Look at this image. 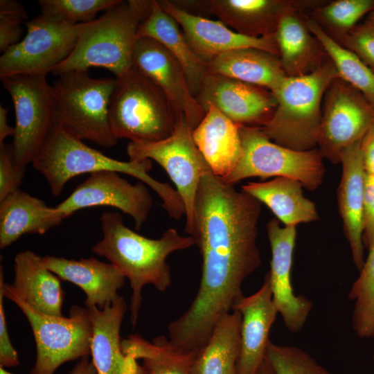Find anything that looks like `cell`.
<instances>
[{
	"label": "cell",
	"instance_id": "obj_21",
	"mask_svg": "<svg viewBox=\"0 0 374 374\" xmlns=\"http://www.w3.org/2000/svg\"><path fill=\"white\" fill-rule=\"evenodd\" d=\"M317 1H295L280 17L275 37L279 60L287 77L309 74L322 66L329 57L318 39L309 30L305 6Z\"/></svg>",
	"mask_w": 374,
	"mask_h": 374
},
{
	"label": "cell",
	"instance_id": "obj_34",
	"mask_svg": "<svg viewBox=\"0 0 374 374\" xmlns=\"http://www.w3.org/2000/svg\"><path fill=\"white\" fill-rule=\"evenodd\" d=\"M373 10L374 0H336L314 7L309 17L338 42Z\"/></svg>",
	"mask_w": 374,
	"mask_h": 374
},
{
	"label": "cell",
	"instance_id": "obj_17",
	"mask_svg": "<svg viewBox=\"0 0 374 374\" xmlns=\"http://www.w3.org/2000/svg\"><path fill=\"white\" fill-rule=\"evenodd\" d=\"M271 258L267 273L272 297L278 312L286 328L292 333L301 331L312 308V301L305 296L296 295L291 280L296 226H280L276 218L267 224Z\"/></svg>",
	"mask_w": 374,
	"mask_h": 374
},
{
	"label": "cell",
	"instance_id": "obj_46",
	"mask_svg": "<svg viewBox=\"0 0 374 374\" xmlns=\"http://www.w3.org/2000/svg\"><path fill=\"white\" fill-rule=\"evenodd\" d=\"M69 374H97V373L91 360H89L87 356L80 359Z\"/></svg>",
	"mask_w": 374,
	"mask_h": 374
},
{
	"label": "cell",
	"instance_id": "obj_20",
	"mask_svg": "<svg viewBox=\"0 0 374 374\" xmlns=\"http://www.w3.org/2000/svg\"><path fill=\"white\" fill-rule=\"evenodd\" d=\"M232 310L241 316L237 374H258L266 358L271 328L278 314L267 274L259 290L241 296Z\"/></svg>",
	"mask_w": 374,
	"mask_h": 374
},
{
	"label": "cell",
	"instance_id": "obj_37",
	"mask_svg": "<svg viewBox=\"0 0 374 374\" xmlns=\"http://www.w3.org/2000/svg\"><path fill=\"white\" fill-rule=\"evenodd\" d=\"M266 359L274 374H332L300 348L269 342Z\"/></svg>",
	"mask_w": 374,
	"mask_h": 374
},
{
	"label": "cell",
	"instance_id": "obj_32",
	"mask_svg": "<svg viewBox=\"0 0 374 374\" xmlns=\"http://www.w3.org/2000/svg\"><path fill=\"white\" fill-rule=\"evenodd\" d=\"M123 354L143 361V374H192L197 351L184 353L175 350L165 336L148 341L139 335L122 339Z\"/></svg>",
	"mask_w": 374,
	"mask_h": 374
},
{
	"label": "cell",
	"instance_id": "obj_6",
	"mask_svg": "<svg viewBox=\"0 0 374 374\" xmlns=\"http://www.w3.org/2000/svg\"><path fill=\"white\" fill-rule=\"evenodd\" d=\"M116 79L109 106L115 137L151 142L170 136L179 116L161 89L133 66Z\"/></svg>",
	"mask_w": 374,
	"mask_h": 374
},
{
	"label": "cell",
	"instance_id": "obj_4",
	"mask_svg": "<svg viewBox=\"0 0 374 374\" xmlns=\"http://www.w3.org/2000/svg\"><path fill=\"white\" fill-rule=\"evenodd\" d=\"M152 3V0H121L100 17L82 24L73 51L52 73L58 76L103 67L116 78L127 72L132 67L139 26L150 14Z\"/></svg>",
	"mask_w": 374,
	"mask_h": 374
},
{
	"label": "cell",
	"instance_id": "obj_50",
	"mask_svg": "<svg viewBox=\"0 0 374 374\" xmlns=\"http://www.w3.org/2000/svg\"><path fill=\"white\" fill-rule=\"evenodd\" d=\"M373 360H374V355H373Z\"/></svg>",
	"mask_w": 374,
	"mask_h": 374
},
{
	"label": "cell",
	"instance_id": "obj_42",
	"mask_svg": "<svg viewBox=\"0 0 374 374\" xmlns=\"http://www.w3.org/2000/svg\"><path fill=\"white\" fill-rule=\"evenodd\" d=\"M22 34L21 23L17 21L0 19V51L3 53L17 44Z\"/></svg>",
	"mask_w": 374,
	"mask_h": 374
},
{
	"label": "cell",
	"instance_id": "obj_43",
	"mask_svg": "<svg viewBox=\"0 0 374 374\" xmlns=\"http://www.w3.org/2000/svg\"><path fill=\"white\" fill-rule=\"evenodd\" d=\"M362 150L366 174L374 176V123L362 139Z\"/></svg>",
	"mask_w": 374,
	"mask_h": 374
},
{
	"label": "cell",
	"instance_id": "obj_27",
	"mask_svg": "<svg viewBox=\"0 0 374 374\" xmlns=\"http://www.w3.org/2000/svg\"><path fill=\"white\" fill-rule=\"evenodd\" d=\"M138 36L159 42L179 60L195 98L208 73L207 64L194 53L177 20L164 11L157 1L152 0L150 12L139 26Z\"/></svg>",
	"mask_w": 374,
	"mask_h": 374
},
{
	"label": "cell",
	"instance_id": "obj_22",
	"mask_svg": "<svg viewBox=\"0 0 374 374\" xmlns=\"http://www.w3.org/2000/svg\"><path fill=\"white\" fill-rule=\"evenodd\" d=\"M362 139L347 147L340 156L342 173L337 189L338 207L344 232L350 248L353 260L359 270L365 261L362 235L366 174Z\"/></svg>",
	"mask_w": 374,
	"mask_h": 374
},
{
	"label": "cell",
	"instance_id": "obj_11",
	"mask_svg": "<svg viewBox=\"0 0 374 374\" xmlns=\"http://www.w3.org/2000/svg\"><path fill=\"white\" fill-rule=\"evenodd\" d=\"M193 130L185 116H179L173 133L151 142H129L126 151L131 161L154 160L168 173L185 208L186 232L193 229L195 200L207 163L197 149Z\"/></svg>",
	"mask_w": 374,
	"mask_h": 374
},
{
	"label": "cell",
	"instance_id": "obj_48",
	"mask_svg": "<svg viewBox=\"0 0 374 374\" xmlns=\"http://www.w3.org/2000/svg\"><path fill=\"white\" fill-rule=\"evenodd\" d=\"M365 21L374 25V10L368 14Z\"/></svg>",
	"mask_w": 374,
	"mask_h": 374
},
{
	"label": "cell",
	"instance_id": "obj_47",
	"mask_svg": "<svg viewBox=\"0 0 374 374\" xmlns=\"http://www.w3.org/2000/svg\"><path fill=\"white\" fill-rule=\"evenodd\" d=\"M258 374H274V372L270 364L265 358Z\"/></svg>",
	"mask_w": 374,
	"mask_h": 374
},
{
	"label": "cell",
	"instance_id": "obj_25",
	"mask_svg": "<svg viewBox=\"0 0 374 374\" xmlns=\"http://www.w3.org/2000/svg\"><path fill=\"white\" fill-rule=\"evenodd\" d=\"M240 126L210 105L193 130L197 149L213 173L222 179L232 172L241 157Z\"/></svg>",
	"mask_w": 374,
	"mask_h": 374
},
{
	"label": "cell",
	"instance_id": "obj_12",
	"mask_svg": "<svg viewBox=\"0 0 374 374\" xmlns=\"http://www.w3.org/2000/svg\"><path fill=\"white\" fill-rule=\"evenodd\" d=\"M373 123L374 108L362 93L337 77L323 96L317 148L323 159L339 163L342 152L361 140Z\"/></svg>",
	"mask_w": 374,
	"mask_h": 374
},
{
	"label": "cell",
	"instance_id": "obj_14",
	"mask_svg": "<svg viewBox=\"0 0 374 374\" xmlns=\"http://www.w3.org/2000/svg\"><path fill=\"white\" fill-rule=\"evenodd\" d=\"M119 174L112 171L90 174L56 208L67 218L84 208L114 207L132 217L135 229L140 230L152 207V197L145 184H132Z\"/></svg>",
	"mask_w": 374,
	"mask_h": 374
},
{
	"label": "cell",
	"instance_id": "obj_10",
	"mask_svg": "<svg viewBox=\"0 0 374 374\" xmlns=\"http://www.w3.org/2000/svg\"><path fill=\"white\" fill-rule=\"evenodd\" d=\"M12 98L15 127L12 144L15 163H32L54 127L55 100L46 74H19L1 79Z\"/></svg>",
	"mask_w": 374,
	"mask_h": 374
},
{
	"label": "cell",
	"instance_id": "obj_39",
	"mask_svg": "<svg viewBox=\"0 0 374 374\" xmlns=\"http://www.w3.org/2000/svg\"><path fill=\"white\" fill-rule=\"evenodd\" d=\"M25 171L15 163L12 146L0 144V201L19 190Z\"/></svg>",
	"mask_w": 374,
	"mask_h": 374
},
{
	"label": "cell",
	"instance_id": "obj_24",
	"mask_svg": "<svg viewBox=\"0 0 374 374\" xmlns=\"http://www.w3.org/2000/svg\"><path fill=\"white\" fill-rule=\"evenodd\" d=\"M12 290L35 310L51 316L62 317L64 292L60 278L46 266L43 257L26 250L14 259Z\"/></svg>",
	"mask_w": 374,
	"mask_h": 374
},
{
	"label": "cell",
	"instance_id": "obj_18",
	"mask_svg": "<svg viewBox=\"0 0 374 374\" xmlns=\"http://www.w3.org/2000/svg\"><path fill=\"white\" fill-rule=\"evenodd\" d=\"M157 1L164 11L177 20L194 53L206 64L223 53L245 48L261 49L279 57L275 35L259 38L243 35L219 20L191 14L171 1Z\"/></svg>",
	"mask_w": 374,
	"mask_h": 374
},
{
	"label": "cell",
	"instance_id": "obj_29",
	"mask_svg": "<svg viewBox=\"0 0 374 374\" xmlns=\"http://www.w3.org/2000/svg\"><path fill=\"white\" fill-rule=\"evenodd\" d=\"M208 73L274 91L286 77L279 57L254 48L223 53L207 63Z\"/></svg>",
	"mask_w": 374,
	"mask_h": 374
},
{
	"label": "cell",
	"instance_id": "obj_33",
	"mask_svg": "<svg viewBox=\"0 0 374 374\" xmlns=\"http://www.w3.org/2000/svg\"><path fill=\"white\" fill-rule=\"evenodd\" d=\"M306 23L335 65L339 77L362 93L374 108V73L355 54L330 37L308 16Z\"/></svg>",
	"mask_w": 374,
	"mask_h": 374
},
{
	"label": "cell",
	"instance_id": "obj_41",
	"mask_svg": "<svg viewBox=\"0 0 374 374\" xmlns=\"http://www.w3.org/2000/svg\"><path fill=\"white\" fill-rule=\"evenodd\" d=\"M4 294L0 287V367L11 368L20 364L17 352L12 345L8 331L4 306Z\"/></svg>",
	"mask_w": 374,
	"mask_h": 374
},
{
	"label": "cell",
	"instance_id": "obj_40",
	"mask_svg": "<svg viewBox=\"0 0 374 374\" xmlns=\"http://www.w3.org/2000/svg\"><path fill=\"white\" fill-rule=\"evenodd\" d=\"M363 243L367 249L374 244V176H366L364 211Z\"/></svg>",
	"mask_w": 374,
	"mask_h": 374
},
{
	"label": "cell",
	"instance_id": "obj_38",
	"mask_svg": "<svg viewBox=\"0 0 374 374\" xmlns=\"http://www.w3.org/2000/svg\"><path fill=\"white\" fill-rule=\"evenodd\" d=\"M355 54L374 73V25L357 24L338 42Z\"/></svg>",
	"mask_w": 374,
	"mask_h": 374
},
{
	"label": "cell",
	"instance_id": "obj_23",
	"mask_svg": "<svg viewBox=\"0 0 374 374\" xmlns=\"http://www.w3.org/2000/svg\"><path fill=\"white\" fill-rule=\"evenodd\" d=\"M43 260L48 269L60 280L73 283L82 290L87 308L103 309L110 305L118 298V291L126 278L116 266L93 256L74 260L45 256Z\"/></svg>",
	"mask_w": 374,
	"mask_h": 374
},
{
	"label": "cell",
	"instance_id": "obj_30",
	"mask_svg": "<svg viewBox=\"0 0 374 374\" xmlns=\"http://www.w3.org/2000/svg\"><path fill=\"white\" fill-rule=\"evenodd\" d=\"M303 187L297 180L275 177L268 181L249 182L241 189L265 204L285 226H296L319 218L315 204L303 195Z\"/></svg>",
	"mask_w": 374,
	"mask_h": 374
},
{
	"label": "cell",
	"instance_id": "obj_44",
	"mask_svg": "<svg viewBox=\"0 0 374 374\" xmlns=\"http://www.w3.org/2000/svg\"><path fill=\"white\" fill-rule=\"evenodd\" d=\"M0 19H8L21 23L28 19V13L24 7L15 0H1Z\"/></svg>",
	"mask_w": 374,
	"mask_h": 374
},
{
	"label": "cell",
	"instance_id": "obj_19",
	"mask_svg": "<svg viewBox=\"0 0 374 374\" xmlns=\"http://www.w3.org/2000/svg\"><path fill=\"white\" fill-rule=\"evenodd\" d=\"M180 8L196 15L209 14L239 34L263 37L274 35L283 12L295 1L176 0Z\"/></svg>",
	"mask_w": 374,
	"mask_h": 374
},
{
	"label": "cell",
	"instance_id": "obj_35",
	"mask_svg": "<svg viewBox=\"0 0 374 374\" xmlns=\"http://www.w3.org/2000/svg\"><path fill=\"white\" fill-rule=\"evenodd\" d=\"M359 275L351 286L348 298L353 301L352 326L359 338H374V244L368 249Z\"/></svg>",
	"mask_w": 374,
	"mask_h": 374
},
{
	"label": "cell",
	"instance_id": "obj_7",
	"mask_svg": "<svg viewBox=\"0 0 374 374\" xmlns=\"http://www.w3.org/2000/svg\"><path fill=\"white\" fill-rule=\"evenodd\" d=\"M116 83V78H93L85 71L59 75L52 85L55 124L82 141L114 147L118 139L110 127L109 106Z\"/></svg>",
	"mask_w": 374,
	"mask_h": 374
},
{
	"label": "cell",
	"instance_id": "obj_31",
	"mask_svg": "<svg viewBox=\"0 0 374 374\" xmlns=\"http://www.w3.org/2000/svg\"><path fill=\"white\" fill-rule=\"evenodd\" d=\"M241 316L236 310L224 314L195 355L192 374H237Z\"/></svg>",
	"mask_w": 374,
	"mask_h": 374
},
{
	"label": "cell",
	"instance_id": "obj_15",
	"mask_svg": "<svg viewBox=\"0 0 374 374\" xmlns=\"http://www.w3.org/2000/svg\"><path fill=\"white\" fill-rule=\"evenodd\" d=\"M132 62L134 68L161 89L177 116L183 114L193 130L206 112L191 93L179 60L159 42L139 37Z\"/></svg>",
	"mask_w": 374,
	"mask_h": 374
},
{
	"label": "cell",
	"instance_id": "obj_16",
	"mask_svg": "<svg viewBox=\"0 0 374 374\" xmlns=\"http://www.w3.org/2000/svg\"><path fill=\"white\" fill-rule=\"evenodd\" d=\"M195 99L205 112L213 105L234 123L254 127L268 122L277 103L265 88L208 72Z\"/></svg>",
	"mask_w": 374,
	"mask_h": 374
},
{
	"label": "cell",
	"instance_id": "obj_5",
	"mask_svg": "<svg viewBox=\"0 0 374 374\" xmlns=\"http://www.w3.org/2000/svg\"><path fill=\"white\" fill-rule=\"evenodd\" d=\"M339 77L329 58L314 71L301 76H286L271 91L276 107L268 122L260 127L273 142L298 151L317 148L325 92Z\"/></svg>",
	"mask_w": 374,
	"mask_h": 374
},
{
	"label": "cell",
	"instance_id": "obj_36",
	"mask_svg": "<svg viewBox=\"0 0 374 374\" xmlns=\"http://www.w3.org/2000/svg\"><path fill=\"white\" fill-rule=\"evenodd\" d=\"M121 0H39L40 16L45 19L69 25L87 24L98 14Z\"/></svg>",
	"mask_w": 374,
	"mask_h": 374
},
{
	"label": "cell",
	"instance_id": "obj_45",
	"mask_svg": "<svg viewBox=\"0 0 374 374\" xmlns=\"http://www.w3.org/2000/svg\"><path fill=\"white\" fill-rule=\"evenodd\" d=\"M8 111L6 108L0 107V144L4 143V140L15 134V127L10 126L8 121Z\"/></svg>",
	"mask_w": 374,
	"mask_h": 374
},
{
	"label": "cell",
	"instance_id": "obj_9",
	"mask_svg": "<svg viewBox=\"0 0 374 374\" xmlns=\"http://www.w3.org/2000/svg\"><path fill=\"white\" fill-rule=\"evenodd\" d=\"M242 154L232 172L223 180L234 184L244 179L287 177L309 190L323 182L326 169L318 149L298 151L271 141L260 127L240 126Z\"/></svg>",
	"mask_w": 374,
	"mask_h": 374
},
{
	"label": "cell",
	"instance_id": "obj_8",
	"mask_svg": "<svg viewBox=\"0 0 374 374\" xmlns=\"http://www.w3.org/2000/svg\"><path fill=\"white\" fill-rule=\"evenodd\" d=\"M0 287L4 297L19 307L31 327L36 359L30 374H54L62 364L91 355L92 323L87 308L73 305L67 317L40 313L27 305L5 283L2 266Z\"/></svg>",
	"mask_w": 374,
	"mask_h": 374
},
{
	"label": "cell",
	"instance_id": "obj_26",
	"mask_svg": "<svg viewBox=\"0 0 374 374\" xmlns=\"http://www.w3.org/2000/svg\"><path fill=\"white\" fill-rule=\"evenodd\" d=\"M65 219L56 206L18 190L0 201V248L10 246L25 234H44Z\"/></svg>",
	"mask_w": 374,
	"mask_h": 374
},
{
	"label": "cell",
	"instance_id": "obj_28",
	"mask_svg": "<svg viewBox=\"0 0 374 374\" xmlns=\"http://www.w3.org/2000/svg\"><path fill=\"white\" fill-rule=\"evenodd\" d=\"M127 308L121 296L103 309L87 308L92 323L91 362L97 374H123L125 356L120 330Z\"/></svg>",
	"mask_w": 374,
	"mask_h": 374
},
{
	"label": "cell",
	"instance_id": "obj_1",
	"mask_svg": "<svg viewBox=\"0 0 374 374\" xmlns=\"http://www.w3.org/2000/svg\"><path fill=\"white\" fill-rule=\"evenodd\" d=\"M262 203L206 166L197 191L193 229L202 256L198 290L188 308L168 325L180 344L197 348L217 321L243 296L244 280L261 265L257 244Z\"/></svg>",
	"mask_w": 374,
	"mask_h": 374
},
{
	"label": "cell",
	"instance_id": "obj_49",
	"mask_svg": "<svg viewBox=\"0 0 374 374\" xmlns=\"http://www.w3.org/2000/svg\"><path fill=\"white\" fill-rule=\"evenodd\" d=\"M0 374H12L7 371L4 368L0 367Z\"/></svg>",
	"mask_w": 374,
	"mask_h": 374
},
{
	"label": "cell",
	"instance_id": "obj_13",
	"mask_svg": "<svg viewBox=\"0 0 374 374\" xmlns=\"http://www.w3.org/2000/svg\"><path fill=\"white\" fill-rule=\"evenodd\" d=\"M25 24V37L0 57L1 79L19 74L52 73L73 51L82 24L56 23L38 15Z\"/></svg>",
	"mask_w": 374,
	"mask_h": 374
},
{
	"label": "cell",
	"instance_id": "obj_2",
	"mask_svg": "<svg viewBox=\"0 0 374 374\" xmlns=\"http://www.w3.org/2000/svg\"><path fill=\"white\" fill-rule=\"evenodd\" d=\"M100 220L103 238L91 251L107 259L129 280L132 289L130 320L134 328L142 305L143 287L151 285L165 292L172 283L167 258L173 252L195 245V241L190 235H179L173 228L167 229L159 239L146 238L129 229L116 212H104Z\"/></svg>",
	"mask_w": 374,
	"mask_h": 374
},
{
	"label": "cell",
	"instance_id": "obj_3",
	"mask_svg": "<svg viewBox=\"0 0 374 374\" xmlns=\"http://www.w3.org/2000/svg\"><path fill=\"white\" fill-rule=\"evenodd\" d=\"M31 163L44 177L53 196L60 195L66 184L75 177L112 171L134 177L152 188L172 219L179 220L185 215L182 199L176 189L149 175L152 167L151 160L123 161L107 157L60 125L55 124Z\"/></svg>",
	"mask_w": 374,
	"mask_h": 374
}]
</instances>
